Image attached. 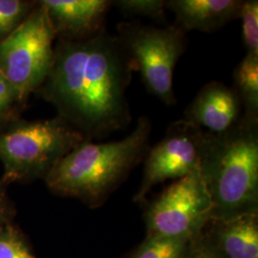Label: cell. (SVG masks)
<instances>
[{"label":"cell","instance_id":"obj_9","mask_svg":"<svg viewBox=\"0 0 258 258\" xmlns=\"http://www.w3.org/2000/svg\"><path fill=\"white\" fill-rule=\"evenodd\" d=\"M243 112V104L234 88L214 81L200 89L184 111V120L218 135L234 127Z\"/></svg>","mask_w":258,"mask_h":258},{"label":"cell","instance_id":"obj_3","mask_svg":"<svg viewBox=\"0 0 258 258\" xmlns=\"http://www.w3.org/2000/svg\"><path fill=\"white\" fill-rule=\"evenodd\" d=\"M150 133V120L142 117L122 140L83 141L47 174L48 188L56 195L80 199L91 208L101 206L147 156Z\"/></svg>","mask_w":258,"mask_h":258},{"label":"cell","instance_id":"obj_2","mask_svg":"<svg viewBox=\"0 0 258 258\" xmlns=\"http://www.w3.org/2000/svg\"><path fill=\"white\" fill-rule=\"evenodd\" d=\"M198 167L212 200V221L257 213L258 115L243 112L228 132H207Z\"/></svg>","mask_w":258,"mask_h":258},{"label":"cell","instance_id":"obj_14","mask_svg":"<svg viewBox=\"0 0 258 258\" xmlns=\"http://www.w3.org/2000/svg\"><path fill=\"white\" fill-rule=\"evenodd\" d=\"M194 241L180 237L150 236L130 258H187Z\"/></svg>","mask_w":258,"mask_h":258},{"label":"cell","instance_id":"obj_8","mask_svg":"<svg viewBox=\"0 0 258 258\" xmlns=\"http://www.w3.org/2000/svg\"><path fill=\"white\" fill-rule=\"evenodd\" d=\"M206 136V131L184 119L172 122L164 138L148 150L143 182L134 201L141 203L154 185L181 179L197 167Z\"/></svg>","mask_w":258,"mask_h":258},{"label":"cell","instance_id":"obj_6","mask_svg":"<svg viewBox=\"0 0 258 258\" xmlns=\"http://www.w3.org/2000/svg\"><path fill=\"white\" fill-rule=\"evenodd\" d=\"M55 37L46 10L37 1L27 19L0 42V72L24 103L51 70Z\"/></svg>","mask_w":258,"mask_h":258},{"label":"cell","instance_id":"obj_1","mask_svg":"<svg viewBox=\"0 0 258 258\" xmlns=\"http://www.w3.org/2000/svg\"><path fill=\"white\" fill-rule=\"evenodd\" d=\"M135 71L119 37L103 28L82 40L58 39L37 92L87 140L105 138L130 124L126 91Z\"/></svg>","mask_w":258,"mask_h":258},{"label":"cell","instance_id":"obj_20","mask_svg":"<svg viewBox=\"0 0 258 258\" xmlns=\"http://www.w3.org/2000/svg\"><path fill=\"white\" fill-rule=\"evenodd\" d=\"M8 185L0 179V226L12 223L16 214L14 204L7 194Z\"/></svg>","mask_w":258,"mask_h":258},{"label":"cell","instance_id":"obj_7","mask_svg":"<svg viewBox=\"0 0 258 258\" xmlns=\"http://www.w3.org/2000/svg\"><path fill=\"white\" fill-rule=\"evenodd\" d=\"M212 200L197 166L169 185L148 206L147 237L195 240L212 220Z\"/></svg>","mask_w":258,"mask_h":258},{"label":"cell","instance_id":"obj_18","mask_svg":"<svg viewBox=\"0 0 258 258\" xmlns=\"http://www.w3.org/2000/svg\"><path fill=\"white\" fill-rule=\"evenodd\" d=\"M239 19L242 20V37L247 54L258 55V1H243Z\"/></svg>","mask_w":258,"mask_h":258},{"label":"cell","instance_id":"obj_17","mask_svg":"<svg viewBox=\"0 0 258 258\" xmlns=\"http://www.w3.org/2000/svg\"><path fill=\"white\" fill-rule=\"evenodd\" d=\"M126 16L146 17L166 23V2L163 0H117L112 1Z\"/></svg>","mask_w":258,"mask_h":258},{"label":"cell","instance_id":"obj_15","mask_svg":"<svg viewBox=\"0 0 258 258\" xmlns=\"http://www.w3.org/2000/svg\"><path fill=\"white\" fill-rule=\"evenodd\" d=\"M36 5L24 0H0V42L27 19Z\"/></svg>","mask_w":258,"mask_h":258},{"label":"cell","instance_id":"obj_13","mask_svg":"<svg viewBox=\"0 0 258 258\" xmlns=\"http://www.w3.org/2000/svg\"><path fill=\"white\" fill-rule=\"evenodd\" d=\"M233 79L244 112L258 115V55L247 54L234 69Z\"/></svg>","mask_w":258,"mask_h":258},{"label":"cell","instance_id":"obj_10","mask_svg":"<svg viewBox=\"0 0 258 258\" xmlns=\"http://www.w3.org/2000/svg\"><path fill=\"white\" fill-rule=\"evenodd\" d=\"M55 37L64 40H82L97 35L112 1L108 0H41Z\"/></svg>","mask_w":258,"mask_h":258},{"label":"cell","instance_id":"obj_11","mask_svg":"<svg viewBox=\"0 0 258 258\" xmlns=\"http://www.w3.org/2000/svg\"><path fill=\"white\" fill-rule=\"evenodd\" d=\"M166 8L176 17L175 25L184 32L213 33L239 19L242 0H167Z\"/></svg>","mask_w":258,"mask_h":258},{"label":"cell","instance_id":"obj_12","mask_svg":"<svg viewBox=\"0 0 258 258\" xmlns=\"http://www.w3.org/2000/svg\"><path fill=\"white\" fill-rule=\"evenodd\" d=\"M257 213L215 222L214 246L224 258H258Z\"/></svg>","mask_w":258,"mask_h":258},{"label":"cell","instance_id":"obj_5","mask_svg":"<svg viewBox=\"0 0 258 258\" xmlns=\"http://www.w3.org/2000/svg\"><path fill=\"white\" fill-rule=\"evenodd\" d=\"M117 30L148 91L167 106L174 105L173 72L186 49L185 32L175 24L155 27L137 21L120 22Z\"/></svg>","mask_w":258,"mask_h":258},{"label":"cell","instance_id":"obj_21","mask_svg":"<svg viewBox=\"0 0 258 258\" xmlns=\"http://www.w3.org/2000/svg\"><path fill=\"white\" fill-rule=\"evenodd\" d=\"M187 258H224L212 244L202 243L191 247Z\"/></svg>","mask_w":258,"mask_h":258},{"label":"cell","instance_id":"obj_4","mask_svg":"<svg viewBox=\"0 0 258 258\" xmlns=\"http://www.w3.org/2000/svg\"><path fill=\"white\" fill-rule=\"evenodd\" d=\"M87 139L60 117L12 121L0 130L1 178L6 184L44 179L71 150Z\"/></svg>","mask_w":258,"mask_h":258},{"label":"cell","instance_id":"obj_19","mask_svg":"<svg viewBox=\"0 0 258 258\" xmlns=\"http://www.w3.org/2000/svg\"><path fill=\"white\" fill-rule=\"evenodd\" d=\"M23 104L16 89L0 72V130L17 120Z\"/></svg>","mask_w":258,"mask_h":258},{"label":"cell","instance_id":"obj_16","mask_svg":"<svg viewBox=\"0 0 258 258\" xmlns=\"http://www.w3.org/2000/svg\"><path fill=\"white\" fill-rule=\"evenodd\" d=\"M0 258H37L23 232L13 223L0 226Z\"/></svg>","mask_w":258,"mask_h":258}]
</instances>
